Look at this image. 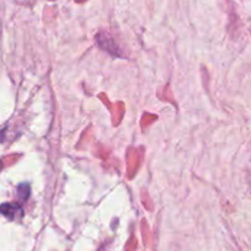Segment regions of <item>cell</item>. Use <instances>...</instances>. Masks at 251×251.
<instances>
[{
  "instance_id": "2",
  "label": "cell",
  "mask_w": 251,
  "mask_h": 251,
  "mask_svg": "<svg viewBox=\"0 0 251 251\" xmlns=\"http://www.w3.org/2000/svg\"><path fill=\"white\" fill-rule=\"evenodd\" d=\"M18 194L19 197H20L23 201H26L30 196V186L27 183H21L20 186L18 187Z\"/></svg>"
},
{
  "instance_id": "1",
  "label": "cell",
  "mask_w": 251,
  "mask_h": 251,
  "mask_svg": "<svg viewBox=\"0 0 251 251\" xmlns=\"http://www.w3.org/2000/svg\"><path fill=\"white\" fill-rule=\"evenodd\" d=\"M0 213L9 218L10 221L19 218L24 214L23 208L16 203H3L0 206Z\"/></svg>"
}]
</instances>
